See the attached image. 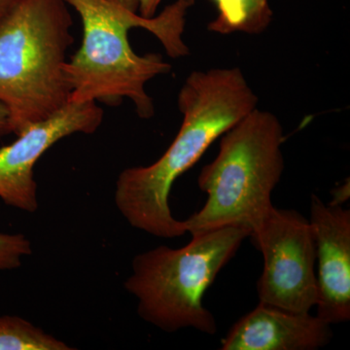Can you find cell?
I'll return each instance as SVG.
<instances>
[{"instance_id":"cell-2","label":"cell","mask_w":350,"mask_h":350,"mask_svg":"<svg viewBox=\"0 0 350 350\" xmlns=\"http://www.w3.org/2000/svg\"><path fill=\"white\" fill-rule=\"evenodd\" d=\"M257 105L258 96L239 68L191 73L179 92L183 120L172 144L155 163L129 167L117 179L115 202L130 225L156 238L185 234L183 221L170 211L172 185Z\"/></svg>"},{"instance_id":"cell-16","label":"cell","mask_w":350,"mask_h":350,"mask_svg":"<svg viewBox=\"0 0 350 350\" xmlns=\"http://www.w3.org/2000/svg\"><path fill=\"white\" fill-rule=\"evenodd\" d=\"M12 133L8 111L3 105L0 103V137Z\"/></svg>"},{"instance_id":"cell-13","label":"cell","mask_w":350,"mask_h":350,"mask_svg":"<svg viewBox=\"0 0 350 350\" xmlns=\"http://www.w3.org/2000/svg\"><path fill=\"white\" fill-rule=\"evenodd\" d=\"M245 7V21L241 31L246 33H260L271 23L273 13L269 0H243Z\"/></svg>"},{"instance_id":"cell-12","label":"cell","mask_w":350,"mask_h":350,"mask_svg":"<svg viewBox=\"0 0 350 350\" xmlns=\"http://www.w3.org/2000/svg\"><path fill=\"white\" fill-rule=\"evenodd\" d=\"M218 7L217 19L209 25L211 31L229 33L241 31L245 21V7L243 0H213Z\"/></svg>"},{"instance_id":"cell-11","label":"cell","mask_w":350,"mask_h":350,"mask_svg":"<svg viewBox=\"0 0 350 350\" xmlns=\"http://www.w3.org/2000/svg\"><path fill=\"white\" fill-rule=\"evenodd\" d=\"M31 253V241L24 234L0 232V271L19 268L23 258Z\"/></svg>"},{"instance_id":"cell-14","label":"cell","mask_w":350,"mask_h":350,"mask_svg":"<svg viewBox=\"0 0 350 350\" xmlns=\"http://www.w3.org/2000/svg\"><path fill=\"white\" fill-rule=\"evenodd\" d=\"M138 12L142 17L152 18L156 15L163 0H137Z\"/></svg>"},{"instance_id":"cell-8","label":"cell","mask_w":350,"mask_h":350,"mask_svg":"<svg viewBox=\"0 0 350 350\" xmlns=\"http://www.w3.org/2000/svg\"><path fill=\"white\" fill-rule=\"evenodd\" d=\"M310 227L317 262V317L326 323L350 319V211L312 196Z\"/></svg>"},{"instance_id":"cell-10","label":"cell","mask_w":350,"mask_h":350,"mask_svg":"<svg viewBox=\"0 0 350 350\" xmlns=\"http://www.w3.org/2000/svg\"><path fill=\"white\" fill-rule=\"evenodd\" d=\"M73 347L31 322L11 315L0 317V350H71Z\"/></svg>"},{"instance_id":"cell-5","label":"cell","mask_w":350,"mask_h":350,"mask_svg":"<svg viewBox=\"0 0 350 350\" xmlns=\"http://www.w3.org/2000/svg\"><path fill=\"white\" fill-rule=\"evenodd\" d=\"M250 234V228L227 226L192 237L182 248L159 246L137 255L125 288L137 299L139 317L167 333H217L204 295Z\"/></svg>"},{"instance_id":"cell-7","label":"cell","mask_w":350,"mask_h":350,"mask_svg":"<svg viewBox=\"0 0 350 350\" xmlns=\"http://www.w3.org/2000/svg\"><path fill=\"white\" fill-rule=\"evenodd\" d=\"M103 110L94 101L69 103L49 118L18 135L0 149V199L27 213L38 209L34 165L48 149L75 133H94L103 123Z\"/></svg>"},{"instance_id":"cell-1","label":"cell","mask_w":350,"mask_h":350,"mask_svg":"<svg viewBox=\"0 0 350 350\" xmlns=\"http://www.w3.org/2000/svg\"><path fill=\"white\" fill-rule=\"evenodd\" d=\"M195 1L176 0L157 17L145 18L138 12L137 0H66L83 25L81 46L64 64L71 89L69 101L117 105L128 98L140 118H152L155 107L145 86L156 76L170 73L172 66L160 54L135 53L129 31L133 27L147 29L170 57L187 56L190 51L182 36Z\"/></svg>"},{"instance_id":"cell-17","label":"cell","mask_w":350,"mask_h":350,"mask_svg":"<svg viewBox=\"0 0 350 350\" xmlns=\"http://www.w3.org/2000/svg\"><path fill=\"white\" fill-rule=\"evenodd\" d=\"M20 1L21 0H0V24Z\"/></svg>"},{"instance_id":"cell-9","label":"cell","mask_w":350,"mask_h":350,"mask_svg":"<svg viewBox=\"0 0 350 350\" xmlns=\"http://www.w3.org/2000/svg\"><path fill=\"white\" fill-rule=\"evenodd\" d=\"M330 324L317 315L259 305L238 320L221 340L222 350H317L330 344Z\"/></svg>"},{"instance_id":"cell-6","label":"cell","mask_w":350,"mask_h":350,"mask_svg":"<svg viewBox=\"0 0 350 350\" xmlns=\"http://www.w3.org/2000/svg\"><path fill=\"white\" fill-rule=\"evenodd\" d=\"M264 257L257 283L260 303L287 312H310L317 304V250L310 221L294 209L273 207L251 230Z\"/></svg>"},{"instance_id":"cell-4","label":"cell","mask_w":350,"mask_h":350,"mask_svg":"<svg viewBox=\"0 0 350 350\" xmlns=\"http://www.w3.org/2000/svg\"><path fill=\"white\" fill-rule=\"evenodd\" d=\"M220 137L217 157L198 178L206 204L183 221L192 237L227 226L252 230L275 207L271 194L284 172L278 117L255 108Z\"/></svg>"},{"instance_id":"cell-3","label":"cell","mask_w":350,"mask_h":350,"mask_svg":"<svg viewBox=\"0 0 350 350\" xmlns=\"http://www.w3.org/2000/svg\"><path fill=\"white\" fill-rule=\"evenodd\" d=\"M72 25L66 0H21L0 24V103L16 135L69 103Z\"/></svg>"},{"instance_id":"cell-15","label":"cell","mask_w":350,"mask_h":350,"mask_svg":"<svg viewBox=\"0 0 350 350\" xmlns=\"http://www.w3.org/2000/svg\"><path fill=\"white\" fill-rule=\"evenodd\" d=\"M349 180L347 179V182L332 191L333 200L329 204L333 206H342L347 200H349Z\"/></svg>"}]
</instances>
